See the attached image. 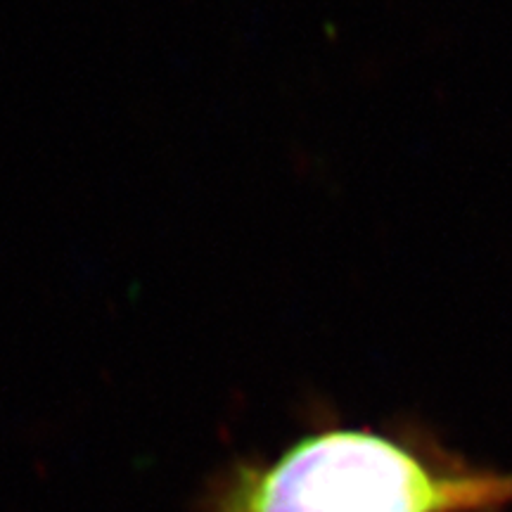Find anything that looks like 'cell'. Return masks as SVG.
<instances>
[{"label":"cell","mask_w":512,"mask_h":512,"mask_svg":"<svg viewBox=\"0 0 512 512\" xmlns=\"http://www.w3.org/2000/svg\"><path fill=\"white\" fill-rule=\"evenodd\" d=\"M512 472L472 463L420 422L318 420L268 460H233L197 512H508Z\"/></svg>","instance_id":"1"}]
</instances>
